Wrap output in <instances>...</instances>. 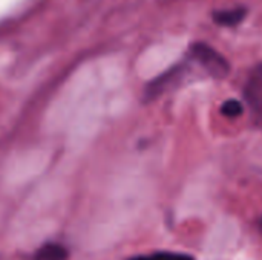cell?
<instances>
[{"label":"cell","instance_id":"obj_1","mask_svg":"<svg viewBox=\"0 0 262 260\" xmlns=\"http://www.w3.org/2000/svg\"><path fill=\"white\" fill-rule=\"evenodd\" d=\"M101 103L98 100H89L74 115L69 123L68 144L74 152L83 150L97 135L101 126Z\"/></svg>","mask_w":262,"mask_h":260},{"label":"cell","instance_id":"obj_2","mask_svg":"<svg viewBox=\"0 0 262 260\" xmlns=\"http://www.w3.org/2000/svg\"><path fill=\"white\" fill-rule=\"evenodd\" d=\"M49 153L43 149H28L15 153L5 167V181L9 185H21L45 172Z\"/></svg>","mask_w":262,"mask_h":260},{"label":"cell","instance_id":"obj_3","mask_svg":"<svg viewBox=\"0 0 262 260\" xmlns=\"http://www.w3.org/2000/svg\"><path fill=\"white\" fill-rule=\"evenodd\" d=\"M239 238V227L233 219H220L212 231L209 233L206 244H204V253L209 257H220L227 254L236 244Z\"/></svg>","mask_w":262,"mask_h":260},{"label":"cell","instance_id":"obj_4","mask_svg":"<svg viewBox=\"0 0 262 260\" xmlns=\"http://www.w3.org/2000/svg\"><path fill=\"white\" fill-rule=\"evenodd\" d=\"M192 54L196 58V61L201 63L204 69L210 72L213 77H224L229 72V63L210 46L204 43H196L192 48Z\"/></svg>","mask_w":262,"mask_h":260},{"label":"cell","instance_id":"obj_5","mask_svg":"<svg viewBox=\"0 0 262 260\" xmlns=\"http://www.w3.org/2000/svg\"><path fill=\"white\" fill-rule=\"evenodd\" d=\"M246 15H247L246 8L221 9V11L213 12V21L221 25V26H236L244 20Z\"/></svg>","mask_w":262,"mask_h":260}]
</instances>
